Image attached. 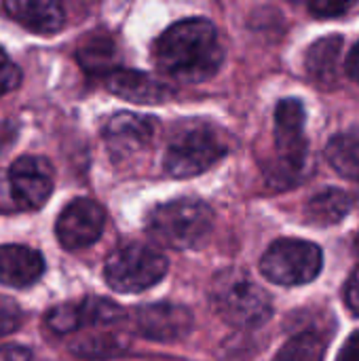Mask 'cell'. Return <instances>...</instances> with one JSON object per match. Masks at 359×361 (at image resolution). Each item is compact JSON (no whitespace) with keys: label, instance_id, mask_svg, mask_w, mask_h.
<instances>
[{"label":"cell","instance_id":"5","mask_svg":"<svg viewBox=\"0 0 359 361\" xmlns=\"http://www.w3.org/2000/svg\"><path fill=\"white\" fill-rule=\"evenodd\" d=\"M53 165L44 157L23 154L0 169V212H32L47 203L53 192Z\"/></svg>","mask_w":359,"mask_h":361},{"label":"cell","instance_id":"11","mask_svg":"<svg viewBox=\"0 0 359 361\" xmlns=\"http://www.w3.org/2000/svg\"><path fill=\"white\" fill-rule=\"evenodd\" d=\"M125 311L108 298H83L80 302L57 305L47 313V326L55 334H70L87 326H110L123 319Z\"/></svg>","mask_w":359,"mask_h":361},{"label":"cell","instance_id":"13","mask_svg":"<svg viewBox=\"0 0 359 361\" xmlns=\"http://www.w3.org/2000/svg\"><path fill=\"white\" fill-rule=\"evenodd\" d=\"M106 89L133 104H163L174 97V89L146 72L116 68L106 76Z\"/></svg>","mask_w":359,"mask_h":361},{"label":"cell","instance_id":"17","mask_svg":"<svg viewBox=\"0 0 359 361\" xmlns=\"http://www.w3.org/2000/svg\"><path fill=\"white\" fill-rule=\"evenodd\" d=\"M353 209V199L339 188H328L309 199L305 207L307 222L313 226H332L343 222Z\"/></svg>","mask_w":359,"mask_h":361},{"label":"cell","instance_id":"25","mask_svg":"<svg viewBox=\"0 0 359 361\" xmlns=\"http://www.w3.org/2000/svg\"><path fill=\"white\" fill-rule=\"evenodd\" d=\"M345 300H347V307L351 309V313H355L359 317V267L351 273V277L345 286Z\"/></svg>","mask_w":359,"mask_h":361},{"label":"cell","instance_id":"15","mask_svg":"<svg viewBox=\"0 0 359 361\" xmlns=\"http://www.w3.org/2000/svg\"><path fill=\"white\" fill-rule=\"evenodd\" d=\"M44 273L42 256L25 245H0V283L28 288Z\"/></svg>","mask_w":359,"mask_h":361},{"label":"cell","instance_id":"22","mask_svg":"<svg viewBox=\"0 0 359 361\" xmlns=\"http://www.w3.org/2000/svg\"><path fill=\"white\" fill-rule=\"evenodd\" d=\"M21 319H23V313L19 305L13 298L0 294V338L13 334L21 326Z\"/></svg>","mask_w":359,"mask_h":361},{"label":"cell","instance_id":"9","mask_svg":"<svg viewBox=\"0 0 359 361\" xmlns=\"http://www.w3.org/2000/svg\"><path fill=\"white\" fill-rule=\"evenodd\" d=\"M104 224H106L104 207L93 199L80 197L70 201L61 209L55 222V235L66 250H83L93 245L102 237Z\"/></svg>","mask_w":359,"mask_h":361},{"label":"cell","instance_id":"14","mask_svg":"<svg viewBox=\"0 0 359 361\" xmlns=\"http://www.w3.org/2000/svg\"><path fill=\"white\" fill-rule=\"evenodd\" d=\"M2 8L34 34H55L66 23L61 4L53 0H6Z\"/></svg>","mask_w":359,"mask_h":361},{"label":"cell","instance_id":"30","mask_svg":"<svg viewBox=\"0 0 359 361\" xmlns=\"http://www.w3.org/2000/svg\"><path fill=\"white\" fill-rule=\"evenodd\" d=\"M0 55H4V53H2V49H0Z\"/></svg>","mask_w":359,"mask_h":361},{"label":"cell","instance_id":"10","mask_svg":"<svg viewBox=\"0 0 359 361\" xmlns=\"http://www.w3.org/2000/svg\"><path fill=\"white\" fill-rule=\"evenodd\" d=\"M193 313L182 305H144L133 313V328L146 341L176 343L193 332Z\"/></svg>","mask_w":359,"mask_h":361},{"label":"cell","instance_id":"7","mask_svg":"<svg viewBox=\"0 0 359 361\" xmlns=\"http://www.w3.org/2000/svg\"><path fill=\"white\" fill-rule=\"evenodd\" d=\"M167 275V258L150 245L127 243L116 247L104 264L106 283L121 294H138Z\"/></svg>","mask_w":359,"mask_h":361},{"label":"cell","instance_id":"29","mask_svg":"<svg viewBox=\"0 0 359 361\" xmlns=\"http://www.w3.org/2000/svg\"><path fill=\"white\" fill-rule=\"evenodd\" d=\"M355 247H358V250H359V235H358V241H355Z\"/></svg>","mask_w":359,"mask_h":361},{"label":"cell","instance_id":"3","mask_svg":"<svg viewBox=\"0 0 359 361\" xmlns=\"http://www.w3.org/2000/svg\"><path fill=\"white\" fill-rule=\"evenodd\" d=\"M214 228V212L207 203L193 197L161 203L148 214V235L171 250L201 247Z\"/></svg>","mask_w":359,"mask_h":361},{"label":"cell","instance_id":"2","mask_svg":"<svg viewBox=\"0 0 359 361\" xmlns=\"http://www.w3.org/2000/svg\"><path fill=\"white\" fill-rule=\"evenodd\" d=\"M209 300L220 319L239 328L256 330L273 315L271 296L243 271H220L209 288Z\"/></svg>","mask_w":359,"mask_h":361},{"label":"cell","instance_id":"20","mask_svg":"<svg viewBox=\"0 0 359 361\" xmlns=\"http://www.w3.org/2000/svg\"><path fill=\"white\" fill-rule=\"evenodd\" d=\"M326 343L317 332H300L290 338L273 361H324Z\"/></svg>","mask_w":359,"mask_h":361},{"label":"cell","instance_id":"26","mask_svg":"<svg viewBox=\"0 0 359 361\" xmlns=\"http://www.w3.org/2000/svg\"><path fill=\"white\" fill-rule=\"evenodd\" d=\"M32 353L30 349L21 345H2L0 347V361H30Z\"/></svg>","mask_w":359,"mask_h":361},{"label":"cell","instance_id":"8","mask_svg":"<svg viewBox=\"0 0 359 361\" xmlns=\"http://www.w3.org/2000/svg\"><path fill=\"white\" fill-rule=\"evenodd\" d=\"M324 267L322 250L311 241L279 239L260 260L262 275L277 286H305L311 283Z\"/></svg>","mask_w":359,"mask_h":361},{"label":"cell","instance_id":"16","mask_svg":"<svg viewBox=\"0 0 359 361\" xmlns=\"http://www.w3.org/2000/svg\"><path fill=\"white\" fill-rule=\"evenodd\" d=\"M343 38L339 34L320 38L313 42L305 57V70L309 78L322 87L332 89L339 82V68H341V51H343Z\"/></svg>","mask_w":359,"mask_h":361},{"label":"cell","instance_id":"18","mask_svg":"<svg viewBox=\"0 0 359 361\" xmlns=\"http://www.w3.org/2000/svg\"><path fill=\"white\" fill-rule=\"evenodd\" d=\"M326 159L336 173L359 182V127L336 133L326 146Z\"/></svg>","mask_w":359,"mask_h":361},{"label":"cell","instance_id":"28","mask_svg":"<svg viewBox=\"0 0 359 361\" xmlns=\"http://www.w3.org/2000/svg\"><path fill=\"white\" fill-rule=\"evenodd\" d=\"M345 72L353 82H359V42L351 49V53L345 59Z\"/></svg>","mask_w":359,"mask_h":361},{"label":"cell","instance_id":"21","mask_svg":"<svg viewBox=\"0 0 359 361\" xmlns=\"http://www.w3.org/2000/svg\"><path fill=\"white\" fill-rule=\"evenodd\" d=\"M72 349L80 357H112L123 353L127 349V343L118 336H95L74 345Z\"/></svg>","mask_w":359,"mask_h":361},{"label":"cell","instance_id":"19","mask_svg":"<svg viewBox=\"0 0 359 361\" xmlns=\"http://www.w3.org/2000/svg\"><path fill=\"white\" fill-rule=\"evenodd\" d=\"M114 59H116V47L108 36H91L80 49H78V61L87 72H114Z\"/></svg>","mask_w":359,"mask_h":361},{"label":"cell","instance_id":"27","mask_svg":"<svg viewBox=\"0 0 359 361\" xmlns=\"http://www.w3.org/2000/svg\"><path fill=\"white\" fill-rule=\"evenodd\" d=\"M339 361H359V332L351 334V338L345 343V347L339 355Z\"/></svg>","mask_w":359,"mask_h":361},{"label":"cell","instance_id":"23","mask_svg":"<svg viewBox=\"0 0 359 361\" xmlns=\"http://www.w3.org/2000/svg\"><path fill=\"white\" fill-rule=\"evenodd\" d=\"M19 82H21V70L6 55H0V97L17 89Z\"/></svg>","mask_w":359,"mask_h":361},{"label":"cell","instance_id":"6","mask_svg":"<svg viewBox=\"0 0 359 361\" xmlns=\"http://www.w3.org/2000/svg\"><path fill=\"white\" fill-rule=\"evenodd\" d=\"M222 135L203 123H190L174 135L165 152V169L174 178H195L226 157Z\"/></svg>","mask_w":359,"mask_h":361},{"label":"cell","instance_id":"4","mask_svg":"<svg viewBox=\"0 0 359 361\" xmlns=\"http://www.w3.org/2000/svg\"><path fill=\"white\" fill-rule=\"evenodd\" d=\"M305 108L300 99H281L275 108V161L267 167V180L277 188H292L305 171L309 142L305 137Z\"/></svg>","mask_w":359,"mask_h":361},{"label":"cell","instance_id":"1","mask_svg":"<svg viewBox=\"0 0 359 361\" xmlns=\"http://www.w3.org/2000/svg\"><path fill=\"white\" fill-rule=\"evenodd\" d=\"M152 59L178 82H203L220 70L224 47L212 21L193 17L169 25L154 40Z\"/></svg>","mask_w":359,"mask_h":361},{"label":"cell","instance_id":"24","mask_svg":"<svg viewBox=\"0 0 359 361\" xmlns=\"http://www.w3.org/2000/svg\"><path fill=\"white\" fill-rule=\"evenodd\" d=\"M309 8L317 15H324V17H336V15H343L347 11L353 8V2H336V0H317V2H311Z\"/></svg>","mask_w":359,"mask_h":361},{"label":"cell","instance_id":"12","mask_svg":"<svg viewBox=\"0 0 359 361\" xmlns=\"http://www.w3.org/2000/svg\"><path fill=\"white\" fill-rule=\"evenodd\" d=\"M157 131L152 116L118 112L104 125V140L114 159H129L150 146Z\"/></svg>","mask_w":359,"mask_h":361}]
</instances>
